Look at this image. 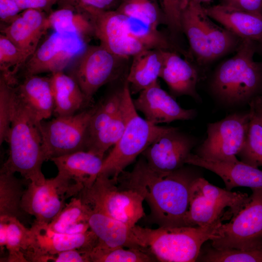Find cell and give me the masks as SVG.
<instances>
[{"mask_svg": "<svg viewBox=\"0 0 262 262\" xmlns=\"http://www.w3.org/2000/svg\"><path fill=\"white\" fill-rule=\"evenodd\" d=\"M14 85L0 78V144L6 141L11 126Z\"/></svg>", "mask_w": 262, "mask_h": 262, "instance_id": "cell-38", "label": "cell"}, {"mask_svg": "<svg viewBox=\"0 0 262 262\" xmlns=\"http://www.w3.org/2000/svg\"><path fill=\"white\" fill-rule=\"evenodd\" d=\"M89 208L81 198L73 197L58 215L47 224L52 230L65 234H76L90 230Z\"/></svg>", "mask_w": 262, "mask_h": 262, "instance_id": "cell-29", "label": "cell"}, {"mask_svg": "<svg viewBox=\"0 0 262 262\" xmlns=\"http://www.w3.org/2000/svg\"><path fill=\"white\" fill-rule=\"evenodd\" d=\"M160 78L175 96L187 95L198 99L196 91L197 73L195 67L177 53L164 50L163 65Z\"/></svg>", "mask_w": 262, "mask_h": 262, "instance_id": "cell-22", "label": "cell"}, {"mask_svg": "<svg viewBox=\"0 0 262 262\" xmlns=\"http://www.w3.org/2000/svg\"><path fill=\"white\" fill-rule=\"evenodd\" d=\"M97 104L75 114L42 121L38 125L46 161L78 151L86 150L88 128Z\"/></svg>", "mask_w": 262, "mask_h": 262, "instance_id": "cell-7", "label": "cell"}, {"mask_svg": "<svg viewBox=\"0 0 262 262\" xmlns=\"http://www.w3.org/2000/svg\"><path fill=\"white\" fill-rule=\"evenodd\" d=\"M258 42H259L260 43V45L261 46V48H262V40H261V41Z\"/></svg>", "mask_w": 262, "mask_h": 262, "instance_id": "cell-47", "label": "cell"}, {"mask_svg": "<svg viewBox=\"0 0 262 262\" xmlns=\"http://www.w3.org/2000/svg\"><path fill=\"white\" fill-rule=\"evenodd\" d=\"M21 11L16 0H0V18L11 22Z\"/></svg>", "mask_w": 262, "mask_h": 262, "instance_id": "cell-42", "label": "cell"}, {"mask_svg": "<svg viewBox=\"0 0 262 262\" xmlns=\"http://www.w3.org/2000/svg\"><path fill=\"white\" fill-rule=\"evenodd\" d=\"M30 233L17 218L0 216V246L8 253L7 261L27 262L23 252L26 249Z\"/></svg>", "mask_w": 262, "mask_h": 262, "instance_id": "cell-28", "label": "cell"}, {"mask_svg": "<svg viewBox=\"0 0 262 262\" xmlns=\"http://www.w3.org/2000/svg\"><path fill=\"white\" fill-rule=\"evenodd\" d=\"M88 208V222L90 229L98 238L97 246L107 248H139L134 242L131 228L121 221Z\"/></svg>", "mask_w": 262, "mask_h": 262, "instance_id": "cell-24", "label": "cell"}, {"mask_svg": "<svg viewBox=\"0 0 262 262\" xmlns=\"http://www.w3.org/2000/svg\"><path fill=\"white\" fill-rule=\"evenodd\" d=\"M164 50L146 49L132 57L126 78L131 94L139 93L158 82L163 65Z\"/></svg>", "mask_w": 262, "mask_h": 262, "instance_id": "cell-25", "label": "cell"}, {"mask_svg": "<svg viewBox=\"0 0 262 262\" xmlns=\"http://www.w3.org/2000/svg\"><path fill=\"white\" fill-rule=\"evenodd\" d=\"M90 252L73 249L46 257L42 262H90Z\"/></svg>", "mask_w": 262, "mask_h": 262, "instance_id": "cell-40", "label": "cell"}, {"mask_svg": "<svg viewBox=\"0 0 262 262\" xmlns=\"http://www.w3.org/2000/svg\"><path fill=\"white\" fill-rule=\"evenodd\" d=\"M185 164L201 167L214 172L223 180L226 189L229 191L237 187L251 189L262 187V170L237 159L229 161H214L190 153Z\"/></svg>", "mask_w": 262, "mask_h": 262, "instance_id": "cell-20", "label": "cell"}, {"mask_svg": "<svg viewBox=\"0 0 262 262\" xmlns=\"http://www.w3.org/2000/svg\"><path fill=\"white\" fill-rule=\"evenodd\" d=\"M50 27L48 17L40 10L28 9L13 20L2 33L28 60L37 49L41 37Z\"/></svg>", "mask_w": 262, "mask_h": 262, "instance_id": "cell-21", "label": "cell"}, {"mask_svg": "<svg viewBox=\"0 0 262 262\" xmlns=\"http://www.w3.org/2000/svg\"><path fill=\"white\" fill-rule=\"evenodd\" d=\"M21 10L34 9L40 10L53 4L57 0H16Z\"/></svg>", "mask_w": 262, "mask_h": 262, "instance_id": "cell-44", "label": "cell"}, {"mask_svg": "<svg viewBox=\"0 0 262 262\" xmlns=\"http://www.w3.org/2000/svg\"><path fill=\"white\" fill-rule=\"evenodd\" d=\"M171 31L177 33L181 31V13L187 0H159Z\"/></svg>", "mask_w": 262, "mask_h": 262, "instance_id": "cell-39", "label": "cell"}, {"mask_svg": "<svg viewBox=\"0 0 262 262\" xmlns=\"http://www.w3.org/2000/svg\"><path fill=\"white\" fill-rule=\"evenodd\" d=\"M115 10L157 28L167 24L159 0H120Z\"/></svg>", "mask_w": 262, "mask_h": 262, "instance_id": "cell-31", "label": "cell"}, {"mask_svg": "<svg viewBox=\"0 0 262 262\" xmlns=\"http://www.w3.org/2000/svg\"><path fill=\"white\" fill-rule=\"evenodd\" d=\"M92 262H151L156 259L137 248L103 247L96 245L89 253Z\"/></svg>", "mask_w": 262, "mask_h": 262, "instance_id": "cell-33", "label": "cell"}, {"mask_svg": "<svg viewBox=\"0 0 262 262\" xmlns=\"http://www.w3.org/2000/svg\"><path fill=\"white\" fill-rule=\"evenodd\" d=\"M244 207L219 227L211 240L216 249H247L262 245V187L251 188Z\"/></svg>", "mask_w": 262, "mask_h": 262, "instance_id": "cell-9", "label": "cell"}, {"mask_svg": "<svg viewBox=\"0 0 262 262\" xmlns=\"http://www.w3.org/2000/svg\"><path fill=\"white\" fill-rule=\"evenodd\" d=\"M209 17L201 4L190 0L181 15V31L197 61L202 65L213 61V53L224 49L231 37L228 30L217 26Z\"/></svg>", "mask_w": 262, "mask_h": 262, "instance_id": "cell-10", "label": "cell"}, {"mask_svg": "<svg viewBox=\"0 0 262 262\" xmlns=\"http://www.w3.org/2000/svg\"><path fill=\"white\" fill-rule=\"evenodd\" d=\"M49 78L54 98L53 113L57 116L75 114L89 105L79 84L71 76L61 71L51 74Z\"/></svg>", "mask_w": 262, "mask_h": 262, "instance_id": "cell-26", "label": "cell"}, {"mask_svg": "<svg viewBox=\"0 0 262 262\" xmlns=\"http://www.w3.org/2000/svg\"><path fill=\"white\" fill-rule=\"evenodd\" d=\"M14 174L0 171V216H12L19 219L24 212L21 203L25 190L21 180Z\"/></svg>", "mask_w": 262, "mask_h": 262, "instance_id": "cell-30", "label": "cell"}, {"mask_svg": "<svg viewBox=\"0 0 262 262\" xmlns=\"http://www.w3.org/2000/svg\"><path fill=\"white\" fill-rule=\"evenodd\" d=\"M249 111L252 113L262 124V95L253 98L249 103Z\"/></svg>", "mask_w": 262, "mask_h": 262, "instance_id": "cell-45", "label": "cell"}, {"mask_svg": "<svg viewBox=\"0 0 262 262\" xmlns=\"http://www.w3.org/2000/svg\"><path fill=\"white\" fill-rule=\"evenodd\" d=\"M196 177L182 168L169 173L152 169L140 158L131 171H123L117 183L120 188L134 190L148 203L150 216L159 227L185 226L191 184Z\"/></svg>", "mask_w": 262, "mask_h": 262, "instance_id": "cell-1", "label": "cell"}, {"mask_svg": "<svg viewBox=\"0 0 262 262\" xmlns=\"http://www.w3.org/2000/svg\"><path fill=\"white\" fill-rule=\"evenodd\" d=\"M84 11H107L119 4L120 0H77ZM118 6V5H117Z\"/></svg>", "mask_w": 262, "mask_h": 262, "instance_id": "cell-43", "label": "cell"}, {"mask_svg": "<svg viewBox=\"0 0 262 262\" xmlns=\"http://www.w3.org/2000/svg\"><path fill=\"white\" fill-rule=\"evenodd\" d=\"M30 229L26 249L23 254L27 262H42L47 256L77 249L90 252L98 240L91 230L76 234L55 231L47 223L34 222Z\"/></svg>", "mask_w": 262, "mask_h": 262, "instance_id": "cell-14", "label": "cell"}, {"mask_svg": "<svg viewBox=\"0 0 262 262\" xmlns=\"http://www.w3.org/2000/svg\"><path fill=\"white\" fill-rule=\"evenodd\" d=\"M190 0L195 1L196 2H197L202 4V3H203L209 2L213 0Z\"/></svg>", "mask_w": 262, "mask_h": 262, "instance_id": "cell-46", "label": "cell"}, {"mask_svg": "<svg viewBox=\"0 0 262 262\" xmlns=\"http://www.w3.org/2000/svg\"><path fill=\"white\" fill-rule=\"evenodd\" d=\"M199 260L205 262H262V245L247 249L210 247Z\"/></svg>", "mask_w": 262, "mask_h": 262, "instance_id": "cell-36", "label": "cell"}, {"mask_svg": "<svg viewBox=\"0 0 262 262\" xmlns=\"http://www.w3.org/2000/svg\"><path fill=\"white\" fill-rule=\"evenodd\" d=\"M222 217L205 227H159L156 229L135 225L131 228L134 242L140 248L162 262H194L202 245L214 238Z\"/></svg>", "mask_w": 262, "mask_h": 262, "instance_id": "cell-2", "label": "cell"}, {"mask_svg": "<svg viewBox=\"0 0 262 262\" xmlns=\"http://www.w3.org/2000/svg\"><path fill=\"white\" fill-rule=\"evenodd\" d=\"M16 84L14 89L17 101L37 126L51 116L54 102L49 78L26 76Z\"/></svg>", "mask_w": 262, "mask_h": 262, "instance_id": "cell-19", "label": "cell"}, {"mask_svg": "<svg viewBox=\"0 0 262 262\" xmlns=\"http://www.w3.org/2000/svg\"><path fill=\"white\" fill-rule=\"evenodd\" d=\"M6 141L9 144V156L0 170L18 172L30 181L45 177L41 166L46 160L39 130L17 101L15 92L10 129Z\"/></svg>", "mask_w": 262, "mask_h": 262, "instance_id": "cell-4", "label": "cell"}, {"mask_svg": "<svg viewBox=\"0 0 262 262\" xmlns=\"http://www.w3.org/2000/svg\"><path fill=\"white\" fill-rule=\"evenodd\" d=\"M195 144L193 138L171 127L151 143L142 154L152 169L169 173L182 168Z\"/></svg>", "mask_w": 262, "mask_h": 262, "instance_id": "cell-16", "label": "cell"}, {"mask_svg": "<svg viewBox=\"0 0 262 262\" xmlns=\"http://www.w3.org/2000/svg\"><path fill=\"white\" fill-rule=\"evenodd\" d=\"M131 94L126 81L122 88V99L118 111L107 125L88 142L86 151L103 158L106 151L119 140L125 129L129 105L132 99Z\"/></svg>", "mask_w": 262, "mask_h": 262, "instance_id": "cell-27", "label": "cell"}, {"mask_svg": "<svg viewBox=\"0 0 262 262\" xmlns=\"http://www.w3.org/2000/svg\"><path fill=\"white\" fill-rule=\"evenodd\" d=\"M104 159L91 152L82 150L50 159L58 171L54 178L56 183L67 198L78 196L94 182Z\"/></svg>", "mask_w": 262, "mask_h": 262, "instance_id": "cell-15", "label": "cell"}, {"mask_svg": "<svg viewBox=\"0 0 262 262\" xmlns=\"http://www.w3.org/2000/svg\"><path fill=\"white\" fill-rule=\"evenodd\" d=\"M122 99V88L111 94L97 104L90 121L87 145L114 117L120 108Z\"/></svg>", "mask_w": 262, "mask_h": 262, "instance_id": "cell-34", "label": "cell"}, {"mask_svg": "<svg viewBox=\"0 0 262 262\" xmlns=\"http://www.w3.org/2000/svg\"><path fill=\"white\" fill-rule=\"evenodd\" d=\"M86 48L85 41L78 35L55 32L37 48L23 65L24 75L63 71Z\"/></svg>", "mask_w": 262, "mask_h": 262, "instance_id": "cell-13", "label": "cell"}, {"mask_svg": "<svg viewBox=\"0 0 262 262\" xmlns=\"http://www.w3.org/2000/svg\"><path fill=\"white\" fill-rule=\"evenodd\" d=\"M66 199L54 178L30 181L21 199L22 211L35 217V222L49 224L65 207Z\"/></svg>", "mask_w": 262, "mask_h": 262, "instance_id": "cell-17", "label": "cell"}, {"mask_svg": "<svg viewBox=\"0 0 262 262\" xmlns=\"http://www.w3.org/2000/svg\"><path fill=\"white\" fill-rule=\"evenodd\" d=\"M256 42L242 39L236 53L215 72L212 88L223 101L232 104L249 103L262 95V64L254 60Z\"/></svg>", "mask_w": 262, "mask_h": 262, "instance_id": "cell-3", "label": "cell"}, {"mask_svg": "<svg viewBox=\"0 0 262 262\" xmlns=\"http://www.w3.org/2000/svg\"><path fill=\"white\" fill-rule=\"evenodd\" d=\"M113 178L99 174L94 182L78 195L92 210L119 220L131 228L145 216L144 199L137 192L116 186Z\"/></svg>", "mask_w": 262, "mask_h": 262, "instance_id": "cell-5", "label": "cell"}, {"mask_svg": "<svg viewBox=\"0 0 262 262\" xmlns=\"http://www.w3.org/2000/svg\"><path fill=\"white\" fill-rule=\"evenodd\" d=\"M118 57L101 45L87 47L79 56L71 72L89 104L94 95L104 84L117 79L121 72Z\"/></svg>", "mask_w": 262, "mask_h": 262, "instance_id": "cell-12", "label": "cell"}, {"mask_svg": "<svg viewBox=\"0 0 262 262\" xmlns=\"http://www.w3.org/2000/svg\"><path fill=\"white\" fill-rule=\"evenodd\" d=\"M133 101L136 110L142 113L145 119L154 125L189 120L196 115L194 110L180 107L161 87L158 82L139 92Z\"/></svg>", "mask_w": 262, "mask_h": 262, "instance_id": "cell-18", "label": "cell"}, {"mask_svg": "<svg viewBox=\"0 0 262 262\" xmlns=\"http://www.w3.org/2000/svg\"><path fill=\"white\" fill-rule=\"evenodd\" d=\"M171 127L154 125L142 118L138 114L132 99L129 105L123 135L104 159L99 174H105L117 182L119 176L125 168Z\"/></svg>", "mask_w": 262, "mask_h": 262, "instance_id": "cell-6", "label": "cell"}, {"mask_svg": "<svg viewBox=\"0 0 262 262\" xmlns=\"http://www.w3.org/2000/svg\"><path fill=\"white\" fill-rule=\"evenodd\" d=\"M249 112L250 119L246 141L238 156L241 161L258 168L262 166V124Z\"/></svg>", "mask_w": 262, "mask_h": 262, "instance_id": "cell-35", "label": "cell"}, {"mask_svg": "<svg viewBox=\"0 0 262 262\" xmlns=\"http://www.w3.org/2000/svg\"><path fill=\"white\" fill-rule=\"evenodd\" d=\"M221 5L262 16V0H220Z\"/></svg>", "mask_w": 262, "mask_h": 262, "instance_id": "cell-41", "label": "cell"}, {"mask_svg": "<svg viewBox=\"0 0 262 262\" xmlns=\"http://www.w3.org/2000/svg\"><path fill=\"white\" fill-rule=\"evenodd\" d=\"M27 60L23 52L13 42L4 34L0 35L1 76L10 83L15 82L16 80L11 76L10 69L13 68V75L16 77L18 68Z\"/></svg>", "mask_w": 262, "mask_h": 262, "instance_id": "cell-37", "label": "cell"}, {"mask_svg": "<svg viewBox=\"0 0 262 262\" xmlns=\"http://www.w3.org/2000/svg\"><path fill=\"white\" fill-rule=\"evenodd\" d=\"M50 27L55 32L78 35L85 39L94 33L93 27L89 18L64 8L52 13L48 17Z\"/></svg>", "mask_w": 262, "mask_h": 262, "instance_id": "cell-32", "label": "cell"}, {"mask_svg": "<svg viewBox=\"0 0 262 262\" xmlns=\"http://www.w3.org/2000/svg\"><path fill=\"white\" fill-rule=\"evenodd\" d=\"M250 114L234 113L208 125L207 136L196 155L206 159L229 161L237 159L246 137Z\"/></svg>", "mask_w": 262, "mask_h": 262, "instance_id": "cell-11", "label": "cell"}, {"mask_svg": "<svg viewBox=\"0 0 262 262\" xmlns=\"http://www.w3.org/2000/svg\"><path fill=\"white\" fill-rule=\"evenodd\" d=\"M204 9L210 17L241 39L262 40V16L221 4Z\"/></svg>", "mask_w": 262, "mask_h": 262, "instance_id": "cell-23", "label": "cell"}, {"mask_svg": "<svg viewBox=\"0 0 262 262\" xmlns=\"http://www.w3.org/2000/svg\"><path fill=\"white\" fill-rule=\"evenodd\" d=\"M249 196L246 193L220 188L203 178L196 177L191 185L189 207L184 217V226L210 225L222 217L226 207H229V214L232 216L244 207Z\"/></svg>", "mask_w": 262, "mask_h": 262, "instance_id": "cell-8", "label": "cell"}]
</instances>
